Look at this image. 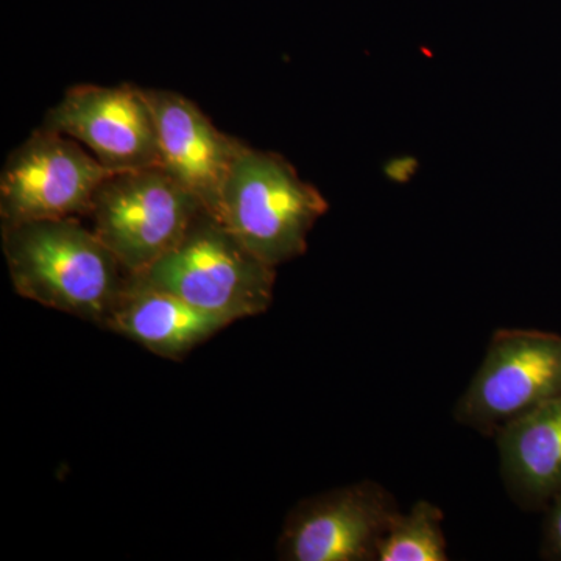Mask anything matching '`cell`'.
<instances>
[{
    "label": "cell",
    "mask_w": 561,
    "mask_h": 561,
    "mask_svg": "<svg viewBox=\"0 0 561 561\" xmlns=\"http://www.w3.org/2000/svg\"><path fill=\"white\" fill-rule=\"evenodd\" d=\"M157 125L161 168L216 214L221 187L245 142L220 131L175 91L144 90Z\"/></svg>",
    "instance_id": "cell-9"
},
{
    "label": "cell",
    "mask_w": 561,
    "mask_h": 561,
    "mask_svg": "<svg viewBox=\"0 0 561 561\" xmlns=\"http://www.w3.org/2000/svg\"><path fill=\"white\" fill-rule=\"evenodd\" d=\"M205 210L164 169L114 172L95 192L92 230L128 275H139L183 239Z\"/></svg>",
    "instance_id": "cell-4"
},
{
    "label": "cell",
    "mask_w": 561,
    "mask_h": 561,
    "mask_svg": "<svg viewBox=\"0 0 561 561\" xmlns=\"http://www.w3.org/2000/svg\"><path fill=\"white\" fill-rule=\"evenodd\" d=\"M131 276L234 323L271 308L276 273L205 209L169 253Z\"/></svg>",
    "instance_id": "cell-3"
},
{
    "label": "cell",
    "mask_w": 561,
    "mask_h": 561,
    "mask_svg": "<svg viewBox=\"0 0 561 561\" xmlns=\"http://www.w3.org/2000/svg\"><path fill=\"white\" fill-rule=\"evenodd\" d=\"M556 505L552 508L551 524H549V540L553 552L561 557V490Z\"/></svg>",
    "instance_id": "cell-13"
},
{
    "label": "cell",
    "mask_w": 561,
    "mask_h": 561,
    "mask_svg": "<svg viewBox=\"0 0 561 561\" xmlns=\"http://www.w3.org/2000/svg\"><path fill=\"white\" fill-rule=\"evenodd\" d=\"M2 250L21 297L101 327L130 278L77 217L2 225Z\"/></svg>",
    "instance_id": "cell-1"
},
{
    "label": "cell",
    "mask_w": 561,
    "mask_h": 561,
    "mask_svg": "<svg viewBox=\"0 0 561 561\" xmlns=\"http://www.w3.org/2000/svg\"><path fill=\"white\" fill-rule=\"evenodd\" d=\"M373 482L353 483L305 500L290 512L278 541L287 561H373L398 515Z\"/></svg>",
    "instance_id": "cell-7"
},
{
    "label": "cell",
    "mask_w": 561,
    "mask_h": 561,
    "mask_svg": "<svg viewBox=\"0 0 561 561\" xmlns=\"http://www.w3.org/2000/svg\"><path fill=\"white\" fill-rule=\"evenodd\" d=\"M440 508L416 502L408 515L398 513L379 545L378 561H446Z\"/></svg>",
    "instance_id": "cell-12"
},
{
    "label": "cell",
    "mask_w": 561,
    "mask_h": 561,
    "mask_svg": "<svg viewBox=\"0 0 561 561\" xmlns=\"http://www.w3.org/2000/svg\"><path fill=\"white\" fill-rule=\"evenodd\" d=\"M561 394V337L500 331L457 404L456 419L479 431L508 421Z\"/></svg>",
    "instance_id": "cell-6"
},
{
    "label": "cell",
    "mask_w": 561,
    "mask_h": 561,
    "mask_svg": "<svg viewBox=\"0 0 561 561\" xmlns=\"http://www.w3.org/2000/svg\"><path fill=\"white\" fill-rule=\"evenodd\" d=\"M505 483L519 500L561 490V394L508 421L500 430Z\"/></svg>",
    "instance_id": "cell-11"
},
{
    "label": "cell",
    "mask_w": 561,
    "mask_h": 561,
    "mask_svg": "<svg viewBox=\"0 0 561 561\" xmlns=\"http://www.w3.org/2000/svg\"><path fill=\"white\" fill-rule=\"evenodd\" d=\"M330 205L280 154L243 146L232 162L216 214L265 264L278 267L308 250V236Z\"/></svg>",
    "instance_id": "cell-2"
},
{
    "label": "cell",
    "mask_w": 561,
    "mask_h": 561,
    "mask_svg": "<svg viewBox=\"0 0 561 561\" xmlns=\"http://www.w3.org/2000/svg\"><path fill=\"white\" fill-rule=\"evenodd\" d=\"M113 173L76 139L41 127L3 165L0 220L13 225L90 216L95 192Z\"/></svg>",
    "instance_id": "cell-5"
},
{
    "label": "cell",
    "mask_w": 561,
    "mask_h": 561,
    "mask_svg": "<svg viewBox=\"0 0 561 561\" xmlns=\"http://www.w3.org/2000/svg\"><path fill=\"white\" fill-rule=\"evenodd\" d=\"M230 324L224 317L203 311L175 294L130 275L103 328L157 356L181 359Z\"/></svg>",
    "instance_id": "cell-10"
},
{
    "label": "cell",
    "mask_w": 561,
    "mask_h": 561,
    "mask_svg": "<svg viewBox=\"0 0 561 561\" xmlns=\"http://www.w3.org/2000/svg\"><path fill=\"white\" fill-rule=\"evenodd\" d=\"M43 127L76 139L110 171L161 168L153 113L135 84H77L49 110Z\"/></svg>",
    "instance_id": "cell-8"
}]
</instances>
